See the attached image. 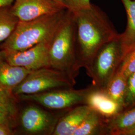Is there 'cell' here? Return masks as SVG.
Listing matches in <instances>:
<instances>
[{
  "instance_id": "13",
  "label": "cell",
  "mask_w": 135,
  "mask_h": 135,
  "mask_svg": "<svg viewBox=\"0 0 135 135\" xmlns=\"http://www.w3.org/2000/svg\"><path fill=\"white\" fill-rule=\"evenodd\" d=\"M127 16L125 32L120 35V42L123 60L135 50V0H121Z\"/></svg>"
},
{
  "instance_id": "16",
  "label": "cell",
  "mask_w": 135,
  "mask_h": 135,
  "mask_svg": "<svg viewBox=\"0 0 135 135\" xmlns=\"http://www.w3.org/2000/svg\"><path fill=\"white\" fill-rule=\"evenodd\" d=\"M127 78L117 71L104 90L107 95L124 109L127 88Z\"/></svg>"
},
{
  "instance_id": "22",
  "label": "cell",
  "mask_w": 135,
  "mask_h": 135,
  "mask_svg": "<svg viewBox=\"0 0 135 135\" xmlns=\"http://www.w3.org/2000/svg\"><path fill=\"white\" fill-rule=\"evenodd\" d=\"M12 132L10 129L9 124H0V135H12Z\"/></svg>"
},
{
  "instance_id": "9",
  "label": "cell",
  "mask_w": 135,
  "mask_h": 135,
  "mask_svg": "<svg viewBox=\"0 0 135 135\" xmlns=\"http://www.w3.org/2000/svg\"><path fill=\"white\" fill-rule=\"evenodd\" d=\"M58 120L48 112L37 106L27 107L21 117L24 130L31 134H52Z\"/></svg>"
},
{
  "instance_id": "17",
  "label": "cell",
  "mask_w": 135,
  "mask_h": 135,
  "mask_svg": "<svg viewBox=\"0 0 135 135\" xmlns=\"http://www.w3.org/2000/svg\"><path fill=\"white\" fill-rule=\"evenodd\" d=\"M19 21L12 13L11 6L0 8V42L10 37Z\"/></svg>"
},
{
  "instance_id": "25",
  "label": "cell",
  "mask_w": 135,
  "mask_h": 135,
  "mask_svg": "<svg viewBox=\"0 0 135 135\" xmlns=\"http://www.w3.org/2000/svg\"><path fill=\"white\" fill-rule=\"evenodd\" d=\"M8 53V52L5 50H2L0 51V62L6 60Z\"/></svg>"
},
{
  "instance_id": "27",
  "label": "cell",
  "mask_w": 135,
  "mask_h": 135,
  "mask_svg": "<svg viewBox=\"0 0 135 135\" xmlns=\"http://www.w3.org/2000/svg\"><path fill=\"white\" fill-rule=\"evenodd\" d=\"M134 51V52H135V50H134V51Z\"/></svg>"
},
{
  "instance_id": "5",
  "label": "cell",
  "mask_w": 135,
  "mask_h": 135,
  "mask_svg": "<svg viewBox=\"0 0 135 135\" xmlns=\"http://www.w3.org/2000/svg\"><path fill=\"white\" fill-rule=\"evenodd\" d=\"M76 80L66 73L52 68H43L32 71L14 89V96L32 95L56 89L73 88Z\"/></svg>"
},
{
  "instance_id": "21",
  "label": "cell",
  "mask_w": 135,
  "mask_h": 135,
  "mask_svg": "<svg viewBox=\"0 0 135 135\" xmlns=\"http://www.w3.org/2000/svg\"><path fill=\"white\" fill-rule=\"evenodd\" d=\"M92 5L90 0H67V9L72 13L90 8Z\"/></svg>"
},
{
  "instance_id": "24",
  "label": "cell",
  "mask_w": 135,
  "mask_h": 135,
  "mask_svg": "<svg viewBox=\"0 0 135 135\" xmlns=\"http://www.w3.org/2000/svg\"><path fill=\"white\" fill-rule=\"evenodd\" d=\"M121 135H135V125L130 129L123 132Z\"/></svg>"
},
{
  "instance_id": "2",
  "label": "cell",
  "mask_w": 135,
  "mask_h": 135,
  "mask_svg": "<svg viewBox=\"0 0 135 135\" xmlns=\"http://www.w3.org/2000/svg\"><path fill=\"white\" fill-rule=\"evenodd\" d=\"M65 9L28 21H19L16 29L2 45L8 52L24 51L51 39L68 13Z\"/></svg>"
},
{
  "instance_id": "1",
  "label": "cell",
  "mask_w": 135,
  "mask_h": 135,
  "mask_svg": "<svg viewBox=\"0 0 135 135\" xmlns=\"http://www.w3.org/2000/svg\"><path fill=\"white\" fill-rule=\"evenodd\" d=\"M76 27L77 68L90 67L98 51L106 44L119 39V35L105 14L92 5L72 13Z\"/></svg>"
},
{
  "instance_id": "26",
  "label": "cell",
  "mask_w": 135,
  "mask_h": 135,
  "mask_svg": "<svg viewBox=\"0 0 135 135\" xmlns=\"http://www.w3.org/2000/svg\"><path fill=\"white\" fill-rule=\"evenodd\" d=\"M54 1L58 2L60 3V4L63 5L67 8V0H53Z\"/></svg>"
},
{
  "instance_id": "15",
  "label": "cell",
  "mask_w": 135,
  "mask_h": 135,
  "mask_svg": "<svg viewBox=\"0 0 135 135\" xmlns=\"http://www.w3.org/2000/svg\"><path fill=\"white\" fill-rule=\"evenodd\" d=\"M135 125V107L120 112L108 121V134L121 135L124 131Z\"/></svg>"
},
{
  "instance_id": "7",
  "label": "cell",
  "mask_w": 135,
  "mask_h": 135,
  "mask_svg": "<svg viewBox=\"0 0 135 135\" xmlns=\"http://www.w3.org/2000/svg\"><path fill=\"white\" fill-rule=\"evenodd\" d=\"M52 38L24 51L8 52L6 61L12 65L32 71L50 68L49 52Z\"/></svg>"
},
{
  "instance_id": "4",
  "label": "cell",
  "mask_w": 135,
  "mask_h": 135,
  "mask_svg": "<svg viewBox=\"0 0 135 135\" xmlns=\"http://www.w3.org/2000/svg\"><path fill=\"white\" fill-rule=\"evenodd\" d=\"M122 61L120 38L104 45L86 70L87 75L92 79V86L104 90Z\"/></svg>"
},
{
  "instance_id": "8",
  "label": "cell",
  "mask_w": 135,
  "mask_h": 135,
  "mask_svg": "<svg viewBox=\"0 0 135 135\" xmlns=\"http://www.w3.org/2000/svg\"><path fill=\"white\" fill-rule=\"evenodd\" d=\"M67 8L53 0H15L12 13L21 21H28Z\"/></svg>"
},
{
  "instance_id": "19",
  "label": "cell",
  "mask_w": 135,
  "mask_h": 135,
  "mask_svg": "<svg viewBox=\"0 0 135 135\" xmlns=\"http://www.w3.org/2000/svg\"><path fill=\"white\" fill-rule=\"evenodd\" d=\"M117 71L128 79L135 73V52L133 51L122 62Z\"/></svg>"
},
{
  "instance_id": "12",
  "label": "cell",
  "mask_w": 135,
  "mask_h": 135,
  "mask_svg": "<svg viewBox=\"0 0 135 135\" xmlns=\"http://www.w3.org/2000/svg\"><path fill=\"white\" fill-rule=\"evenodd\" d=\"M32 71L24 67L12 65L6 60L0 62V88L13 95L15 88Z\"/></svg>"
},
{
  "instance_id": "18",
  "label": "cell",
  "mask_w": 135,
  "mask_h": 135,
  "mask_svg": "<svg viewBox=\"0 0 135 135\" xmlns=\"http://www.w3.org/2000/svg\"><path fill=\"white\" fill-rule=\"evenodd\" d=\"M16 113L14 96L0 88V124H9Z\"/></svg>"
},
{
  "instance_id": "20",
  "label": "cell",
  "mask_w": 135,
  "mask_h": 135,
  "mask_svg": "<svg viewBox=\"0 0 135 135\" xmlns=\"http://www.w3.org/2000/svg\"><path fill=\"white\" fill-rule=\"evenodd\" d=\"M135 104V73L132 74L127 79V88L126 95L125 107L133 106Z\"/></svg>"
},
{
  "instance_id": "10",
  "label": "cell",
  "mask_w": 135,
  "mask_h": 135,
  "mask_svg": "<svg viewBox=\"0 0 135 135\" xmlns=\"http://www.w3.org/2000/svg\"><path fill=\"white\" fill-rule=\"evenodd\" d=\"M91 86L85 104L104 117L110 119L122 112L121 107L109 96L104 90Z\"/></svg>"
},
{
  "instance_id": "14",
  "label": "cell",
  "mask_w": 135,
  "mask_h": 135,
  "mask_svg": "<svg viewBox=\"0 0 135 135\" xmlns=\"http://www.w3.org/2000/svg\"><path fill=\"white\" fill-rule=\"evenodd\" d=\"M108 119L92 110L73 135H108Z\"/></svg>"
},
{
  "instance_id": "6",
  "label": "cell",
  "mask_w": 135,
  "mask_h": 135,
  "mask_svg": "<svg viewBox=\"0 0 135 135\" xmlns=\"http://www.w3.org/2000/svg\"><path fill=\"white\" fill-rule=\"evenodd\" d=\"M91 86L86 88L75 90L73 88L50 90L32 95H21V99L35 102L51 110H68L73 107L85 104Z\"/></svg>"
},
{
  "instance_id": "23",
  "label": "cell",
  "mask_w": 135,
  "mask_h": 135,
  "mask_svg": "<svg viewBox=\"0 0 135 135\" xmlns=\"http://www.w3.org/2000/svg\"><path fill=\"white\" fill-rule=\"evenodd\" d=\"M15 0H0V8L11 6L13 4Z\"/></svg>"
},
{
  "instance_id": "11",
  "label": "cell",
  "mask_w": 135,
  "mask_h": 135,
  "mask_svg": "<svg viewBox=\"0 0 135 135\" xmlns=\"http://www.w3.org/2000/svg\"><path fill=\"white\" fill-rule=\"evenodd\" d=\"M92 110L85 104L68 110L58 119L52 135H73L75 131Z\"/></svg>"
},
{
  "instance_id": "3",
  "label": "cell",
  "mask_w": 135,
  "mask_h": 135,
  "mask_svg": "<svg viewBox=\"0 0 135 135\" xmlns=\"http://www.w3.org/2000/svg\"><path fill=\"white\" fill-rule=\"evenodd\" d=\"M76 42V23L73 14L68 11L54 35L49 57L50 68L66 73L75 79L79 72L77 68Z\"/></svg>"
}]
</instances>
